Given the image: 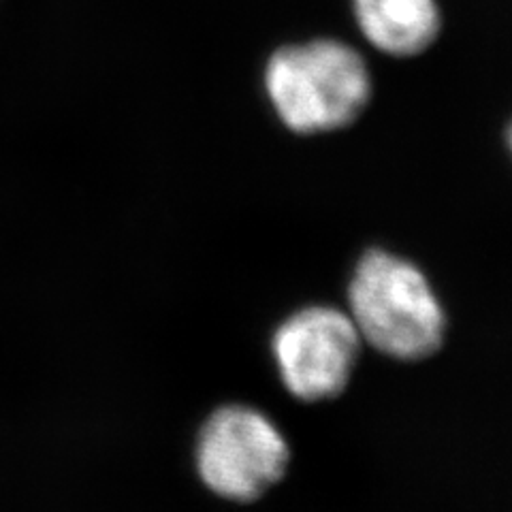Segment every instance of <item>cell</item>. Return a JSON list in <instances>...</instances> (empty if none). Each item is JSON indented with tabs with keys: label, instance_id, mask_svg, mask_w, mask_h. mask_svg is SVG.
Wrapping results in <instances>:
<instances>
[{
	"label": "cell",
	"instance_id": "6da1fadb",
	"mask_svg": "<svg viewBox=\"0 0 512 512\" xmlns=\"http://www.w3.org/2000/svg\"><path fill=\"white\" fill-rule=\"evenodd\" d=\"M348 316L363 344L414 363L434 357L446 340V310L425 271L395 252H363L348 282Z\"/></svg>",
	"mask_w": 512,
	"mask_h": 512
},
{
	"label": "cell",
	"instance_id": "7a4b0ae2",
	"mask_svg": "<svg viewBox=\"0 0 512 512\" xmlns=\"http://www.w3.org/2000/svg\"><path fill=\"white\" fill-rule=\"evenodd\" d=\"M265 88L278 118L299 135L350 126L372 96L365 60L340 41L288 45L271 56Z\"/></svg>",
	"mask_w": 512,
	"mask_h": 512
},
{
	"label": "cell",
	"instance_id": "3957f363",
	"mask_svg": "<svg viewBox=\"0 0 512 512\" xmlns=\"http://www.w3.org/2000/svg\"><path fill=\"white\" fill-rule=\"evenodd\" d=\"M195 468L222 500L248 504L274 489L291 468V444L269 414L246 404L216 408L199 429Z\"/></svg>",
	"mask_w": 512,
	"mask_h": 512
},
{
	"label": "cell",
	"instance_id": "277c9868",
	"mask_svg": "<svg viewBox=\"0 0 512 512\" xmlns=\"http://www.w3.org/2000/svg\"><path fill=\"white\" fill-rule=\"evenodd\" d=\"M363 340L348 312L306 306L286 316L271 338L276 372L299 402L340 397L355 376Z\"/></svg>",
	"mask_w": 512,
	"mask_h": 512
},
{
	"label": "cell",
	"instance_id": "5b68a950",
	"mask_svg": "<svg viewBox=\"0 0 512 512\" xmlns=\"http://www.w3.org/2000/svg\"><path fill=\"white\" fill-rule=\"evenodd\" d=\"M357 22L374 47L391 56H416L436 41V0H352Z\"/></svg>",
	"mask_w": 512,
	"mask_h": 512
}]
</instances>
